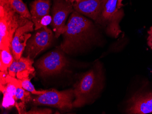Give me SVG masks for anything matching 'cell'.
<instances>
[{"mask_svg": "<svg viewBox=\"0 0 152 114\" xmlns=\"http://www.w3.org/2000/svg\"><path fill=\"white\" fill-rule=\"evenodd\" d=\"M52 22V17L51 15H47L44 16L40 20L39 22V29L44 26H48L50 25Z\"/></svg>", "mask_w": 152, "mask_h": 114, "instance_id": "obj_19", "label": "cell"}, {"mask_svg": "<svg viewBox=\"0 0 152 114\" xmlns=\"http://www.w3.org/2000/svg\"><path fill=\"white\" fill-rule=\"evenodd\" d=\"M147 41H150L152 42V26L149 28V30H148Z\"/></svg>", "mask_w": 152, "mask_h": 114, "instance_id": "obj_20", "label": "cell"}, {"mask_svg": "<svg viewBox=\"0 0 152 114\" xmlns=\"http://www.w3.org/2000/svg\"><path fill=\"white\" fill-rule=\"evenodd\" d=\"M30 93V92L23 89L22 87H18L17 88L15 94L16 100L20 99L22 102L24 103L28 102L32 99Z\"/></svg>", "mask_w": 152, "mask_h": 114, "instance_id": "obj_17", "label": "cell"}, {"mask_svg": "<svg viewBox=\"0 0 152 114\" xmlns=\"http://www.w3.org/2000/svg\"><path fill=\"white\" fill-rule=\"evenodd\" d=\"M124 110V113L127 114L152 113V90L141 87L125 100Z\"/></svg>", "mask_w": 152, "mask_h": 114, "instance_id": "obj_7", "label": "cell"}, {"mask_svg": "<svg viewBox=\"0 0 152 114\" xmlns=\"http://www.w3.org/2000/svg\"><path fill=\"white\" fill-rule=\"evenodd\" d=\"M20 81H21L22 87L26 91L31 93L33 95H36V96L42 95L47 91V90L37 91L36 90L33 84L31 82L30 79L29 78H25L23 80H20Z\"/></svg>", "mask_w": 152, "mask_h": 114, "instance_id": "obj_16", "label": "cell"}, {"mask_svg": "<svg viewBox=\"0 0 152 114\" xmlns=\"http://www.w3.org/2000/svg\"><path fill=\"white\" fill-rule=\"evenodd\" d=\"M74 11L72 4L66 0H53L50 25L56 38H58L65 32L67 29V19Z\"/></svg>", "mask_w": 152, "mask_h": 114, "instance_id": "obj_8", "label": "cell"}, {"mask_svg": "<svg viewBox=\"0 0 152 114\" xmlns=\"http://www.w3.org/2000/svg\"><path fill=\"white\" fill-rule=\"evenodd\" d=\"M0 70L1 71H8V68L12 63L14 57L11 47L4 46L0 48Z\"/></svg>", "mask_w": 152, "mask_h": 114, "instance_id": "obj_14", "label": "cell"}, {"mask_svg": "<svg viewBox=\"0 0 152 114\" xmlns=\"http://www.w3.org/2000/svg\"><path fill=\"white\" fill-rule=\"evenodd\" d=\"M124 0H118V2H117V8L118 9H120V8H122L123 7V1H124Z\"/></svg>", "mask_w": 152, "mask_h": 114, "instance_id": "obj_21", "label": "cell"}, {"mask_svg": "<svg viewBox=\"0 0 152 114\" xmlns=\"http://www.w3.org/2000/svg\"><path fill=\"white\" fill-rule=\"evenodd\" d=\"M74 94L73 88L59 91L52 89L46 93L34 97L32 100L35 105H46L57 108L62 110L72 109Z\"/></svg>", "mask_w": 152, "mask_h": 114, "instance_id": "obj_6", "label": "cell"}, {"mask_svg": "<svg viewBox=\"0 0 152 114\" xmlns=\"http://www.w3.org/2000/svg\"><path fill=\"white\" fill-rule=\"evenodd\" d=\"M147 44L152 51V42H150V41H147Z\"/></svg>", "mask_w": 152, "mask_h": 114, "instance_id": "obj_23", "label": "cell"}, {"mask_svg": "<svg viewBox=\"0 0 152 114\" xmlns=\"http://www.w3.org/2000/svg\"><path fill=\"white\" fill-rule=\"evenodd\" d=\"M67 2H70L72 4H74L75 3H78V2H80L82 1V0H66Z\"/></svg>", "mask_w": 152, "mask_h": 114, "instance_id": "obj_22", "label": "cell"}, {"mask_svg": "<svg viewBox=\"0 0 152 114\" xmlns=\"http://www.w3.org/2000/svg\"><path fill=\"white\" fill-rule=\"evenodd\" d=\"M34 26L33 22L30 21L16 30L11 43V51L14 59L17 61L22 57L27 41L32 35L30 32L33 31Z\"/></svg>", "mask_w": 152, "mask_h": 114, "instance_id": "obj_10", "label": "cell"}, {"mask_svg": "<svg viewBox=\"0 0 152 114\" xmlns=\"http://www.w3.org/2000/svg\"><path fill=\"white\" fill-rule=\"evenodd\" d=\"M51 0H34L30 4L31 21L36 30L39 29L40 20L44 16L50 14Z\"/></svg>", "mask_w": 152, "mask_h": 114, "instance_id": "obj_13", "label": "cell"}, {"mask_svg": "<svg viewBox=\"0 0 152 114\" xmlns=\"http://www.w3.org/2000/svg\"><path fill=\"white\" fill-rule=\"evenodd\" d=\"M65 55L60 47L45 54L35 64L39 74L46 77L56 75L64 71L70 64Z\"/></svg>", "mask_w": 152, "mask_h": 114, "instance_id": "obj_5", "label": "cell"}, {"mask_svg": "<svg viewBox=\"0 0 152 114\" xmlns=\"http://www.w3.org/2000/svg\"><path fill=\"white\" fill-rule=\"evenodd\" d=\"M9 4L16 12L24 17L31 21V15L26 4L23 0H7Z\"/></svg>", "mask_w": 152, "mask_h": 114, "instance_id": "obj_15", "label": "cell"}, {"mask_svg": "<svg viewBox=\"0 0 152 114\" xmlns=\"http://www.w3.org/2000/svg\"><path fill=\"white\" fill-rule=\"evenodd\" d=\"M54 37L53 31L48 26H44L36 30L27 41L24 52L26 57L28 56L34 60L40 53L51 46Z\"/></svg>", "mask_w": 152, "mask_h": 114, "instance_id": "obj_9", "label": "cell"}, {"mask_svg": "<svg viewBox=\"0 0 152 114\" xmlns=\"http://www.w3.org/2000/svg\"><path fill=\"white\" fill-rule=\"evenodd\" d=\"M53 111L51 109L47 108H34L31 109L29 111H25L24 114H51Z\"/></svg>", "mask_w": 152, "mask_h": 114, "instance_id": "obj_18", "label": "cell"}, {"mask_svg": "<svg viewBox=\"0 0 152 114\" xmlns=\"http://www.w3.org/2000/svg\"><path fill=\"white\" fill-rule=\"evenodd\" d=\"M118 0H107L102 12L98 25L105 34L113 38H117L122 33L120 23L125 13L123 7L117 8Z\"/></svg>", "mask_w": 152, "mask_h": 114, "instance_id": "obj_4", "label": "cell"}, {"mask_svg": "<svg viewBox=\"0 0 152 114\" xmlns=\"http://www.w3.org/2000/svg\"><path fill=\"white\" fill-rule=\"evenodd\" d=\"M106 82L104 67L102 62L96 61L91 68L78 76L73 85V108H79L95 102L104 89Z\"/></svg>", "mask_w": 152, "mask_h": 114, "instance_id": "obj_2", "label": "cell"}, {"mask_svg": "<svg viewBox=\"0 0 152 114\" xmlns=\"http://www.w3.org/2000/svg\"><path fill=\"white\" fill-rule=\"evenodd\" d=\"M33 60L28 56L22 57L18 61L14 59L12 63L8 68V75L19 80L29 78L35 70L33 66Z\"/></svg>", "mask_w": 152, "mask_h": 114, "instance_id": "obj_12", "label": "cell"}, {"mask_svg": "<svg viewBox=\"0 0 152 114\" xmlns=\"http://www.w3.org/2000/svg\"><path fill=\"white\" fill-rule=\"evenodd\" d=\"M30 20L16 12L7 0H0V48L9 46L16 30Z\"/></svg>", "mask_w": 152, "mask_h": 114, "instance_id": "obj_3", "label": "cell"}, {"mask_svg": "<svg viewBox=\"0 0 152 114\" xmlns=\"http://www.w3.org/2000/svg\"><path fill=\"white\" fill-rule=\"evenodd\" d=\"M66 26L60 46L66 55L81 56L105 45L100 26L76 11L70 15Z\"/></svg>", "mask_w": 152, "mask_h": 114, "instance_id": "obj_1", "label": "cell"}, {"mask_svg": "<svg viewBox=\"0 0 152 114\" xmlns=\"http://www.w3.org/2000/svg\"><path fill=\"white\" fill-rule=\"evenodd\" d=\"M107 0H82L73 4L74 10L98 24Z\"/></svg>", "mask_w": 152, "mask_h": 114, "instance_id": "obj_11", "label": "cell"}]
</instances>
